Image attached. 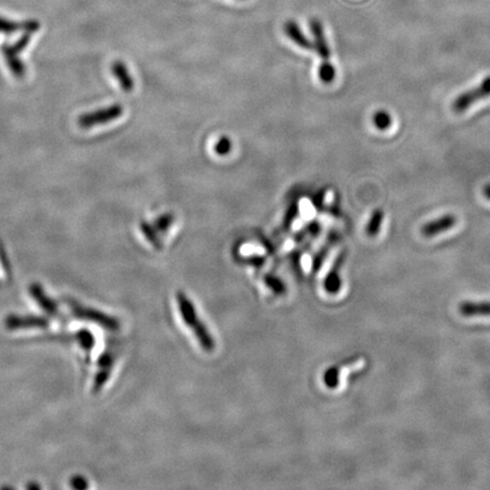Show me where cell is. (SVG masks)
<instances>
[{
    "label": "cell",
    "mask_w": 490,
    "mask_h": 490,
    "mask_svg": "<svg viewBox=\"0 0 490 490\" xmlns=\"http://www.w3.org/2000/svg\"><path fill=\"white\" fill-rule=\"evenodd\" d=\"M488 97H490V75L484 77L479 86H475L473 89L468 90L456 97L452 104L453 112H456V114H462V112H467L470 107L475 105V102Z\"/></svg>",
    "instance_id": "6da1fadb"
},
{
    "label": "cell",
    "mask_w": 490,
    "mask_h": 490,
    "mask_svg": "<svg viewBox=\"0 0 490 490\" xmlns=\"http://www.w3.org/2000/svg\"><path fill=\"white\" fill-rule=\"evenodd\" d=\"M178 305H180V311L183 313L186 324L194 326L193 328H194L195 334L202 343L204 349L208 350V351L213 350V340H211L210 335H208L206 328L201 324V322H197V314H195L192 303H190L189 300L185 298L184 294H178Z\"/></svg>",
    "instance_id": "7a4b0ae2"
},
{
    "label": "cell",
    "mask_w": 490,
    "mask_h": 490,
    "mask_svg": "<svg viewBox=\"0 0 490 490\" xmlns=\"http://www.w3.org/2000/svg\"><path fill=\"white\" fill-rule=\"evenodd\" d=\"M123 114V108L119 105L108 107L100 112H90L82 116L79 119V124L83 128H89L90 126H95L97 124H105L108 121H115Z\"/></svg>",
    "instance_id": "3957f363"
},
{
    "label": "cell",
    "mask_w": 490,
    "mask_h": 490,
    "mask_svg": "<svg viewBox=\"0 0 490 490\" xmlns=\"http://www.w3.org/2000/svg\"><path fill=\"white\" fill-rule=\"evenodd\" d=\"M29 41H30V36H29V34H25V36L22 37V38L16 42L15 45H5L3 49H1L4 56L6 58L7 64H8L11 69H12L13 73L18 77H23L24 66L22 65V62L18 60L16 53L23 51L24 48L27 47Z\"/></svg>",
    "instance_id": "277c9868"
},
{
    "label": "cell",
    "mask_w": 490,
    "mask_h": 490,
    "mask_svg": "<svg viewBox=\"0 0 490 490\" xmlns=\"http://www.w3.org/2000/svg\"><path fill=\"white\" fill-rule=\"evenodd\" d=\"M458 224V217L451 213L442 216L439 218L427 223L421 227V234L425 237H434L438 234L452 230Z\"/></svg>",
    "instance_id": "5b68a950"
},
{
    "label": "cell",
    "mask_w": 490,
    "mask_h": 490,
    "mask_svg": "<svg viewBox=\"0 0 490 490\" xmlns=\"http://www.w3.org/2000/svg\"><path fill=\"white\" fill-rule=\"evenodd\" d=\"M311 32H312L313 38H314V48L317 53L322 57L324 62H329L331 58V49L328 46L327 39H326L325 32H324V27L319 20L313 18L310 22Z\"/></svg>",
    "instance_id": "8992f818"
},
{
    "label": "cell",
    "mask_w": 490,
    "mask_h": 490,
    "mask_svg": "<svg viewBox=\"0 0 490 490\" xmlns=\"http://www.w3.org/2000/svg\"><path fill=\"white\" fill-rule=\"evenodd\" d=\"M284 30L286 36L298 47L307 51H312L314 48V45L305 37V33L302 32L301 27H298L296 21H287L284 25Z\"/></svg>",
    "instance_id": "52a82bcc"
},
{
    "label": "cell",
    "mask_w": 490,
    "mask_h": 490,
    "mask_svg": "<svg viewBox=\"0 0 490 490\" xmlns=\"http://www.w3.org/2000/svg\"><path fill=\"white\" fill-rule=\"evenodd\" d=\"M39 27H40L39 22L33 21V20L18 23V22L11 21V20L0 16V33H5V34H11V33L21 30L36 32L39 30Z\"/></svg>",
    "instance_id": "ba28073f"
},
{
    "label": "cell",
    "mask_w": 490,
    "mask_h": 490,
    "mask_svg": "<svg viewBox=\"0 0 490 490\" xmlns=\"http://www.w3.org/2000/svg\"><path fill=\"white\" fill-rule=\"evenodd\" d=\"M458 312L464 317L490 316V302H462Z\"/></svg>",
    "instance_id": "9c48e42d"
},
{
    "label": "cell",
    "mask_w": 490,
    "mask_h": 490,
    "mask_svg": "<svg viewBox=\"0 0 490 490\" xmlns=\"http://www.w3.org/2000/svg\"><path fill=\"white\" fill-rule=\"evenodd\" d=\"M112 69V74L115 75L116 79L119 80L121 89L124 90L125 92H130L131 90L133 89V79L131 77L130 72L124 65V62H121V60L114 62Z\"/></svg>",
    "instance_id": "30bf717a"
},
{
    "label": "cell",
    "mask_w": 490,
    "mask_h": 490,
    "mask_svg": "<svg viewBox=\"0 0 490 490\" xmlns=\"http://www.w3.org/2000/svg\"><path fill=\"white\" fill-rule=\"evenodd\" d=\"M343 260H344V254L340 253V257L337 258L334 267L331 270V274L326 279V282H327L326 283V289H327L328 292L337 293L340 290V278L338 270H340V266H342Z\"/></svg>",
    "instance_id": "8fae6325"
},
{
    "label": "cell",
    "mask_w": 490,
    "mask_h": 490,
    "mask_svg": "<svg viewBox=\"0 0 490 490\" xmlns=\"http://www.w3.org/2000/svg\"><path fill=\"white\" fill-rule=\"evenodd\" d=\"M384 210H373V213H371V217H370L369 222H368V225H366V233L368 237H375L376 235L379 233L381 225H383V222H384Z\"/></svg>",
    "instance_id": "7c38bea8"
},
{
    "label": "cell",
    "mask_w": 490,
    "mask_h": 490,
    "mask_svg": "<svg viewBox=\"0 0 490 490\" xmlns=\"http://www.w3.org/2000/svg\"><path fill=\"white\" fill-rule=\"evenodd\" d=\"M372 121H373L375 126L377 127V130L379 131L390 130V126L393 124V117L386 110H378V112H375Z\"/></svg>",
    "instance_id": "4fadbf2b"
},
{
    "label": "cell",
    "mask_w": 490,
    "mask_h": 490,
    "mask_svg": "<svg viewBox=\"0 0 490 490\" xmlns=\"http://www.w3.org/2000/svg\"><path fill=\"white\" fill-rule=\"evenodd\" d=\"M336 77V71L331 62H322L319 67V77L322 82L326 84L333 82Z\"/></svg>",
    "instance_id": "5bb4252c"
},
{
    "label": "cell",
    "mask_w": 490,
    "mask_h": 490,
    "mask_svg": "<svg viewBox=\"0 0 490 490\" xmlns=\"http://www.w3.org/2000/svg\"><path fill=\"white\" fill-rule=\"evenodd\" d=\"M141 230L145 237H147V239H149V242L154 245V248H161V243H160L159 237L157 235L156 227H154V226L149 224V223L143 222L141 224Z\"/></svg>",
    "instance_id": "9a60e30c"
},
{
    "label": "cell",
    "mask_w": 490,
    "mask_h": 490,
    "mask_svg": "<svg viewBox=\"0 0 490 490\" xmlns=\"http://www.w3.org/2000/svg\"><path fill=\"white\" fill-rule=\"evenodd\" d=\"M298 204H291L290 207H289V209H287L286 213H285V216H284L283 223H282L281 225L282 232H286V230H289V228H290L291 225H292V223L294 222V219H296V216H298Z\"/></svg>",
    "instance_id": "2e32d148"
},
{
    "label": "cell",
    "mask_w": 490,
    "mask_h": 490,
    "mask_svg": "<svg viewBox=\"0 0 490 490\" xmlns=\"http://www.w3.org/2000/svg\"><path fill=\"white\" fill-rule=\"evenodd\" d=\"M174 222V216H171V213H165V215H161L156 219L154 222V226H156V230L166 233L167 230L171 227V225Z\"/></svg>",
    "instance_id": "e0dca14e"
},
{
    "label": "cell",
    "mask_w": 490,
    "mask_h": 490,
    "mask_svg": "<svg viewBox=\"0 0 490 490\" xmlns=\"http://www.w3.org/2000/svg\"><path fill=\"white\" fill-rule=\"evenodd\" d=\"M232 150V141L227 136H223L215 145L216 154L219 156H226Z\"/></svg>",
    "instance_id": "ac0fdd59"
},
{
    "label": "cell",
    "mask_w": 490,
    "mask_h": 490,
    "mask_svg": "<svg viewBox=\"0 0 490 490\" xmlns=\"http://www.w3.org/2000/svg\"><path fill=\"white\" fill-rule=\"evenodd\" d=\"M324 198H325V191L322 190L318 194L316 195V198L313 200V204L316 206V208H320L322 206V202H324Z\"/></svg>",
    "instance_id": "d6986e66"
},
{
    "label": "cell",
    "mask_w": 490,
    "mask_h": 490,
    "mask_svg": "<svg viewBox=\"0 0 490 490\" xmlns=\"http://www.w3.org/2000/svg\"><path fill=\"white\" fill-rule=\"evenodd\" d=\"M484 197H486V198H487L488 200L490 201V183L487 184V185H484Z\"/></svg>",
    "instance_id": "ffe728a7"
}]
</instances>
